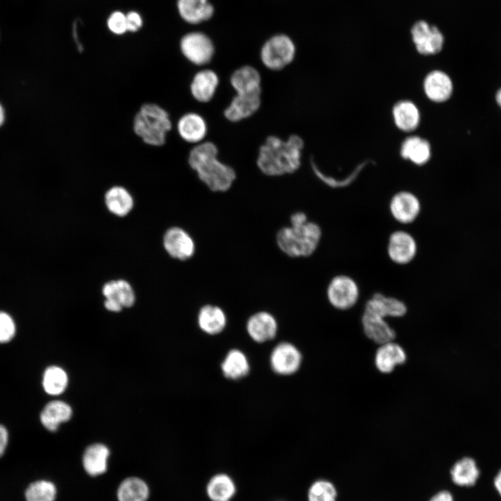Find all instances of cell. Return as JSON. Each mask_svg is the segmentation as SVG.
<instances>
[{
  "label": "cell",
  "instance_id": "cell-1",
  "mask_svg": "<svg viewBox=\"0 0 501 501\" xmlns=\"http://www.w3.org/2000/svg\"><path fill=\"white\" fill-rule=\"evenodd\" d=\"M304 142L296 134L286 141L269 136L260 146L257 166L268 176H280L295 173L301 166Z\"/></svg>",
  "mask_w": 501,
  "mask_h": 501
},
{
  "label": "cell",
  "instance_id": "cell-2",
  "mask_svg": "<svg viewBox=\"0 0 501 501\" xmlns=\"http://www.w3.org/2000/svg\"><path fill=\"white\" fill-rule=\"evenodd\" d=\"M218 148L210 141L198 143L189 152L188 162L198 178L212 191L225 192L236 179L230 166L218 159Z\"/></svg>",
  "mask_w": 501,
  "mask_h": 501
},
{
  "label": "cell",
  "instance_id": "cell-3",
  "mask_svg": "<svg viewBox=\"0 0 501 501\" xmlns=\"http://www.w3.org/2000/svg\"><path fill=\"white\" fill-rule=\"evenodd\" d=\"M290 225L280 228L276 234L278 248L292 257H308L317 250L322 235L320 226L308 220L302 212L292 214Z\"/></svg>",
  "mask_w": 501,
  "mask_h": 501
},
{
  "label": "cell",
  "instance_id": "cell-4",
  "mask_svg": "<svg viewBox=\"0 0 501 501\" xmlns=\"http://www.w3.org/2000/svg\"><path fill=\"white\" fill-rule=\"evenodd\" d=\"M172 123L168 112L156 104L143 105L134 119V130L144 143L161 146L165 143Z\"/></svg>",
  "mask_w": 501,
  "mask_h": 501
},
{
  "label": "cell",
  "instance_id": "cell-5",
  "mask_svg": "<svg viewBox=\"0 0 501 501\" xmlns=\"http://www.w3.org/2000/svg\"><path fill=\"white\" fill-rule=\"evenodd\" d=\"M296 48L292 39L286 35H276L262 47L260 57L264 65L271 70H280L292 62Z\"/></svg>",
  "mask_w": 501,
  "mask_h": 501
},
{
  "label": "cell",
  "instance_id": "cell-6",
  "mask_svg": "<svg viewBox=\"0 0 501 501\" xmlns=\"http://www.w3.org/2000/svg\"><path fill=\"white\" fill-rule=\"evenodd\" d=\"M360 289L356 281L349 276L340 274L334 276L326 288L327 299L334 308L347 310L358 301Z\"/></svg>",
  "mask_w": 501,
  "mask_h": 501
},
{
  "label": "cell",
  "instance_id": "cell-7",
  "mask_svg": "<svg viewBox=\"0 0 501 501\" xmlns=\"http://www.w3.org/2000/svg\"><path fill=\"white\" fill-rule=\"evenodd\" d=\"M180 49L184 56L196 65H204L209 63L214 53L212 41L200 32H191L184 35L180 41Z\"/></svg>",
  "mask_w": 501,
  "mask_h": 501
},
{
  "label": "cell",
  "instance_id": "cell-8",
  "mask_svg": "<svg viewBox=\"0 0 501 501\" xmlns=\"http://www.w3.org/2000/svg\"><path fill=\"white\" fill-rule=\"evenodd\" d=\"M386 250L388 256L392 262L399 265H406L415 257L418 244L411 233L403 230H397L389 236Z\"/></svg>",
  "mask_w": 501,
  "mask_h": 501
},
{
  "label": "cell",
  "instance_id": "cell-9",
  "mask_svg": "<svg viewBox=\"0 0 501 501\" xmlns=\"http://www.w3.org/2000/svg\"><path fill=\"white\" fill-rule=\"evenodd\" d=\"M389 211L395 221L401 224L413 223L421 212V203L418 196L408 191L395 193L389 203Z\"/></svg>",
  "mask_w": 501,
  "mask_h": 501
},
{
  "label": "cell",
  "instance_id": "cell-10",
  "mask_svg": "<svg viewBox=\"0 0 501 501\" xmlns=\"http://www.w3.org/2000/svg\"><path fill=\"white\" fill-rule=\"evenodd\" d=\"M413 41L417 51L425 56L440 52L444 45V37L441 32L424 21L416 22L412 29Z\"/></svg>",
  "mask_w": 501,
  "mask_h": 501
},
{
  "label": "cell",
  "instance_id": "cell-11",
  "mask_svg": "<svg viewBox=\"0 0 501 501\" xmlns=\"http://www.w3.org/2000/svg\"><path fill=\"white\" fill-rule=\"evenodd\" d=\"M302 361L299 350L289 342H281L272 350L270 364L274 372L290 375L298 371Z\"/></svg>",
  "mask_w": 501,
  "mask_h": 501
},
{
  "label": "cell",
  "instance_id": "cell-12",
  "mask_svg": "<svg viewBox=\"0 0 501 501\" xmlns=\"http://www.w3.org/2000/svg\"><path fill=\"white\" fill-rule=\"evenodd\" d=\"M261 92V90H258L246 93H236L224 110L225 118L236 122L253 116L260 107Z\"/></svg>",
  "mask_w": 501,
  "mask_h": 501
},
{
  "label": "cell",
  "instance_id": "cell-13",
  "mask_svg": "<svg viewBox=\"0 0 501 501\" xmlns=\"http://www.w3.org/2000/svg\"><path fill=\"white\" fill-rule=\"evenodd\" d=\"M164 246L173 258L186 260L195 253V243L184 230L173 227L168 229L164 236Z\"/></svg>",
  "mask_w": 501,
  "mask_h": 501
},
{
  "label": "cell",
  "instance_id": "cell-14",
  "mask_svg": "<svg viewBox=\"0 0 501 501\" xmlns=\"http://www.w3.org/2000/svg\"><path fill=\"white\" fill-rule=\"evenodd\" d=\"M453 90L452 79L446 72L440 70L428 72L423 80V90L426 97L435 103L447 101Z\"/></svg>",
  "mask_w": 501,
  "mask_h": 501
},
{
  "label": "cell",
  "instance_id": "cell-15",
  "mask_svg": "<svg viewBox=\"0 0 501 501\" xmlns=\"http://www.w3.org/2000/svg\"><path fill=\"white\" fill-rule=\"evenodd\" d=\"M363 312L372 313L385 319L399 318L407 312L406 303L400 299L388 296L382 293H374L365 303Z\"/></svg>",
  "mask_w": 501,
  "mask_h": 501
},
{
  "label": "cell",
  "instance_id": "cell-16",
  "mask_svg": "<svg viewBox=\"0 0 501 501\" xmlns=\"http://www.w3.org/2000/svg\"><path fill=\"white\" fill-rule=\"evenodd\" d=\"M406 360V350L395 341L379 345L374 358L376 369L382 374H390L397 366L405 364Z\"/></svg>",
  "mask_w": 501,
  "mask_h": 501
},
{
  "label": "cell",
  "instance_id": "cell-17",
  "mask_svg": "<svg viewBox=\"0 0 501 501\" xmlns=\"http://www.w3.org/2000/svg\"><path fill=\"white\" fill-rule=\"evenodd\" d=\"M361 324L365 335L378 345L395 341L396 338L395 329L383 317L363 312Z\"/></svg>",
  "mask_w": 501,
  "mask_h": 501
},
{
  "label": "cell",
  "instance_id": "cell-18",
  "mask_svg": "<svg viewBox=\"0 0 501 501\" xmlns=\"http://www.w3.org/2000/svg\"><path fill=\"white\" fill-rule=\"evenodd\" d=\"M110 450L102 443H94L88 446L82 456V467L90 477H98L104 475L109 468Z\"/></svg>",
  "mask_w": 501,
  "mask_h": 501
},
{
  "label": "cell",
  "instance_id": "cell-19",
  "mask_svg": "<svg viewBox=\"0 0 501 501\" xmlns=\"http://www.w3.org/2000/svg\"><path fill=\"white\" fill-rule=\"evenodd\" d=\"M246 330L254 341L262 343L275 337L278 324L271 314L260 311L249 317L246 323Z\"/></svg>",
  "mask_w": 501,
  "mask_h": 501
},
{
  "label": "cell",
  "instance_id": "cell-20",
  "mask_svg": "<svg viewBox=\"0 0 501 501\" xmlns=\"http://www.w3.org/2000/svg\"><path fill=\"white\" fill-rule=\"evenodd\" d=\"M70 406L62 400H51L41 409L39 421L41 425L49 432H56L62 423L67 422L72 417Z\"/></svg>",
  "mask_w": 501,
  "mask_h": 501
},
{
  "label": "cell",
  "instance_id": "cell-21",
  "mask_svg": "<svg viewBox=\"0 0 501 501\" xmlns=\"http://www.w3.org/2000/svg\"><path fill=\"white\" fill-rule=\"evenodd\" d=\"M392 116L397 128L406 133L415 131L421 120L419 108L409 100L397 102L392 109Z\"/></svg>",
  "mask_w": 501,
  "mask_h": 501
},
{
  "label": "cell",
  "instance_id": "cell-22",
  "mask_svg": "<svg viewBox=\"0 0 501 501\" xmlns=\"http://www.w3.org/2000/svg\"><path fill=\"white\" fill-rule=\"evenodd\" d=\"M219 84L217 74L209 69L198 72L191 81L190 90L195 100L206 103L212 100Z\"/></svg>",
  "mask_w": 501,
  "mask_h": 501
},
{
  "label": "cell",
  "instance_id": "cell-23",
  "mask_svg": "<svg viewBox=\"0 0 501 501\" xmlns=\"http://www.w3.org/2000/svg\"><path fill=\"white\" fill-rule=\"evenodd\" d=\"M400 154L402 158L417 166H423L428 163L431 157V145L421 136L411 135L401 143Z\"/></svg>",
  "mask_w": 501,
  "mask_h": 501
},
{
  "label": "cell",
  "instance_id": "cell-24",
  "mask_svg": "<svg viewBox=\"0 0 501 501\" xmlns=\"http://www.w3.org/2000/svg\"><path fill=\"white\" fill-rule=\"evenodd\" d=\"M151 491L148 482L138 476H129L118 484L117 501H148Z\"/></svg>",
  "mask_w": 501,
  "mask_h": 501
},
{
  "label": "cell",
  "instance_id": "cell-25",
  "mask_svg": "<svg viewBox=\"0 0 501 501\" xmlns=\"http://www.w3.org/2000/svg\"><path fill=\"white\" fill-rule=\"evenodd\" d=\"M177 129L180 137L187 143H199L207 135L205 119L196 113H187L178 120Z\"/></svg>",
  "mask_w": 501,
  "mask_h": 501
},
{
  "label": "cell",
  "instance_id": "cell-26",
  "mask_svg": "<svg viewBox=\"0 0 501 501\" xmlns=\"http://www.w3.org/2000/svg\"><path fill=\"white\" fill-rule=\"evenodd\" d=\"M177 9L181 17L190 24L208 20L214 11L208 0H177Z\"/></svg>",
  "mask_w": 501,
  "mask_h": 501
},
{
  "label": "cell",
  "instance_id": "cell-27",
  "mask_svg": "<svg viewBox=\"0 0 501 501\" xmlns=\"http://www.w3.org/2000/svg\"><path fill=\"white\" fill-rule=\"evenodd\" d=\"M200 328L207 334L216 335L223 331L227 324L226 315L217 305L202 306L198 315Z\"/></svg>",
  "mask_w": 501,
  "mask_h": 501
},
{
  "label": "cell",
  "instance_id": "cell-28",
  "mask_svg": "<svg viewBox=\"0 0 501 501\" xmlns=\"http://www.w3.org/2000/svg\"><path fill=\"white\" fill-rule=\"evenodd\" d=\"M230 84L237 93H246L261 90L259 72L249 65L236 70L230 76Z\"/></svg>",
  "mask_w": 501,
  "mask_h": 501
},
{
  "label": "cell",
  "instance_id": "cell-29",
  "mask_svg": "<svg viewBox=\"0 0 501 501\" xmlns=\"http://www.w3.org/2000/svg\"><path fill=\"white\" fill-rule=\"evenodd\" d=\"M68 376L61 367L51 365L43 371L41 377V385L43 391L49 396H58L67 388Z\"/></svg>",
  "mask_w": 501,
  "mask_h": 501
},
{
  "label": "cell",
  "instance_id": "cell-30",
  "mask_svg": "<svg viewBox=\"0 0 501 501\" xmlns=\"http://www.w3.org/2000/svg\"><path fill=\"white\" fill-rule=\"evenodd\" d=\"M102 294L110 300L123 307H131L135 301V294L130 284L124 280H111L104 284Z\"/></svg>",
  "mask_w": 501,
  "mask_h": 501
},
{
  "label": "cell",
  "instance_id": "cell-31",
  "mask_svg": "<svg viewBox=\"0 0 501 501\" xmlns=\"http://www.w3.org/2000/svg\"><path fill=\"white\" fill-rule=\"evenodd\" d=\"M206 491L212 501H230L236 492V486L228 475L219 473L208 482Z\"/></svg>",
  "mask_w": 501,
  "mask_h": 501
},
{
  "label": "cell",
  "instance_id": "cell-32",
  "mask_svg": "<svg viewBox=\"0 0 501 501\" xmlns=\"http://www.w3.org/2000/svg\"><path fill=\"white\" fill-rule=\"evenodd\" d=\"M105 203L111 213L118 216H124L132 209L134 200L125 188L115 186L106 191Z\"/></svg>",
  "mask_w": 501,
  "mask_h": 501
},
{
  "label": "cell",
  "instance_id": "cell-33",
  "mask_svg": "<svg viewBox=\"0 0 501 501\" xmlns=\"http://www.w3.org/2000/svg\"><path fill=\"white\" fill-rule=\"evenodd\" d=\"M223 375L230 379H239L246 376L250 371V365L246 355L239 349H232L221 363Z\"/></svg>",
  "mask_w": 501,
  "mask_h": 501
},
{
  "label": "cell",
  "instance_id": "cell-34",
  "mask_svg": "<svg viewBox=\"0 0 501 501\" xmlns=\"http://www.w3.org/2000/svg\"><path fill=\"white\" fill-rule=\"evenodd\" d=\"M452 482L460 486H473L479 475V471L473 459L464 457L457 461L450 470Z\"/></svg>",
  "mask_w": 501,
  "mask_h": 501
},
{
  "label": "cell",
  "instance_id": "cell-35",
  "mask_svg": "<svg viewBox=\"0 0 501 501\" xmlns=\"http://www.w3.org/2000/svg\"><path fill=\"white\" fill-rule=\"evenodd\" d=\"M57 495L56 484L47 479L35 480L24 491L25 501H56Z\"/></svg>",
  "mask_w": 501,
  "mask_h": 501
},
{
  "label": "cell",
  "instance_id": "cell-36",
  "mask_svg": "<svg viewBox=\"0 0 501 501\" xmlns=\"http://www.w3.org/2000/svg\"><path fill=\"white\" fill-rule=\"evenodd\" d=\"M337 492L333 483L325 479L313 482L308 491V501H336Z\"/></svg>",
  "mask_w": 501,
  "mask_h": 501
},
{
  "label": "cell",
  "instance_id": "cell-37",
  "mask_svg": "<svg viewBox=\"0 0 501 501\" xmlns=\"http://www.w3.org/2000/svg\"><path fill=\"white\" fill-rule=\"evenodd\" d=\"M18 327L14 317L0 309V345L11 343L17 335Z\"/></svg>",
  "mask_w": 501,
  "mask_h": 501
},
{
  "label": "cell",
  "instance_id": "cell-38",
  "mask_svg": "<svg viewBox=\"0 0 501 501\" xmlns=\"http://www.w3.org/2000/svg\"><path fill=\"white\" fill-rule=\"evenodd\" d=\"M109 29L117 35H122L127 31L126 15L120 11H115L111 14L108 20Z\"/></svg>",
  "mask_w": 501,
  "mask_h": 501
},
{
  "label": "cell",
  "instance_id": "cell-39",
  "mask_svg": "<svg viewBox=\"0 0 501 501\" xmlns=\"http://www.w3.org/2000/svg\"><path fill=\"white\" fill-rule=\"evenodd\" d=\"M127 29L128 31H137L143 24V20L136 11H130L126 15Z\"/></svg>",
  "mask_w": 501,
  "mask_h": 501
},
{
  "label": "cell",
  "instance_id": "cell-40",
  "mask_svg": "<svg viewBox=\"0 0 501 501\" xmlns=\"http://www.w3.org/2000/svg\"><path fill=\"white\" fill-rule=\"evenodd\" d=\"M10 434L7 426L0 422V459L3 457L9 446Z\"/></svg>",
  "mask_w": 501,
  "mask_h": 501
},
{
  "label": "cell",
  "instance_id": "cell-41",
  "mask_svg": "<svg viewBox=\"0 0 501 501\" xmlns=\"http://www.w3.org/2000/svg\"><path fill=\"white\" fill-rule=\"evenodd\" d=\"M429 501H454V499L449 491H441L434 495Z\"/></svg>",
  "mask_w": 501,
  "mask_h": 501
},
{
  "label": "cell",
  "instance_id": "cell-42",
  "mask_svg": "<svg viewBox=\"0 0 501 501\" xmlns=\"http://www.w3.org/2000/svg\"><path fill=\"white\" fill-rule=\"evenodd\" d=\"M494 484L498 492L501 495V470L499 471L495 478Z\"/></svg>",
  "mask_w": 501,
  "mask_h": 501
},
{
  "label": "cell",
  "instance_id": "cell-43",
  "mask_svg": "<svg viewBox=\"0 0 501 501\" xmlns=\"http://www.w3.org/2000/svg\"><path fill=\"white\" fill-rule=\"evenodd\" d=\"M5 118H6L5 110H4L2 104L0 103V127L4 123Z\"/></svg>",
  "mask_w": 501,
  "mask_h": 501
},
{
  "label": "cell",
  "instance_id": "cell-44",
  "mask_svg": "<svg viewBox=\"0 0 501 501\" xmlns=\"http://www.w3.org/2000/svg\"><path fill=\"white\" fill-rule=\"evenodd\" d=\"M495 101L497 104L501 109V88L498 89L495 93Z\"/></svg>",
  "mask_w": 501,
  "mask_h": 501
}]
</instances>
